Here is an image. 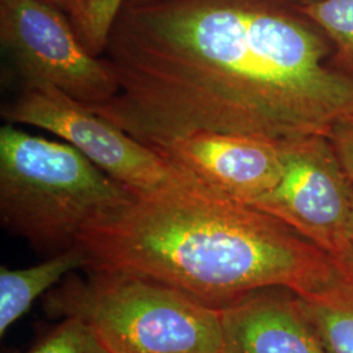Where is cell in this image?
Listing matches in <instances>:
<instances>
[{"label": "cell", "mask_w": 353, "mask_h": 353, "mask_svg": "<svg viewBox=\"0 0 353 353\" xmlns=\"http://www.w3.org/2000/svg\"><path fill=\"white\" fill-rule=\"evenodd\" d=\"M48 3H50L52 6H55L57 8H59L61 11H63L71 20V23L75 21L76 16H77V0H45Z\"/></svg>", "instance_id": "16"}, {"label": "cell", "mask_w": 353, "mask_h": 353, "mask_svg": "<svg viewBox=\"0 0 353 353\" xmlns=\"http://www.w3.org/2000/svg\"><path fill=\"white\" fill-rule=\"evenodd\" d=\"M283 174L276 188L252 204L288 224L331 261L353 255L350 233L352 181L330 138L280 144Z\"/></svg>", "instance_id": "7"}, {"label": "cell", "mask_w": 353, "mask_h": 353, "mask_svg": "<svg viewBox=\"0 0 353 353\" xmlns=\"http://www.w3.org/2000/svg\"><path fill=\"white\" fill-rule=\"evenodd\" d=\"M76 245L85 271L154 279L219 310L256 290L303 294L334 274L327 254L288 224L186 172L160 189L131 191Z\"/></svg>", "instance_id": "2"}, {"label": "cell", "mask_w": 353, "mask_h": 353, "mask_svg": "<svg viewBox=\"0 0 353 353\" xmlns=\"http://www.w3.org/2000/svg\"><path fill=\"white\" fill-rule=\"evenodd\" d=\"M0 41L24 85L49 84L90 108L118 93L109 62L93 55L70 17L45 0H0Z\"/></svg>", "instance_id": "5"}, {"label": "cell", "mask_w": 353, "mask_h": 353, "mask_svg": "<svg viewBox=\"0 0 353 353\" xmlns=\"http://www.w3.org/2000/svg\"><path fill=\"white\" fill-rule=\"evenodd\" d=\"M204 185L252 205L283 174L280 144L241 134L201 131L151 147Z\"/></svg>", "instance_id": "8"}, {"label": "cell", "mask_w": 353, "mask_h": 353, "mask_svg": "<svg viewBox=\"0 0 353 353\" xmlns=\"http://www.w3.org/2000/svg\"><path fill=\"white\" fill-rule=\"evenodd\" d=\"M131 191L65 141L0 128V219L37 252L76 246L90 223L128 201Z\"/></svg>", "instance_id": "3"}, {"label": "cell", "mask_w": 353, "mask_h": 353, "mask_svg": "<svg viewBox=\"0 0 353 353\" xmlns=\"http://www.w3.org/2000/svg\"><path fill=\"white\" fill-rule=\"evenodd\" d=\"M292 0H126L103 58L118 80L89 106L156 147L194 132L276 144L353 119V79Z\"/></svg>", "instance_id": "1"}, {"label": "cell", "mask_w": 353, "mask_h": 353, "mask_svg": "<svg viewBox=\"0 0 353 353\" xmlns=\"http://www.w3.org/2000/svg\"><path fill=\"white\" fill-rule=\"evenodd\" d=\"M126 0H77V16L72 26L84 46L102 57L114 23Z\"/></svg>", "instance_id": "13"}, {"label": "cell", "mask_w": 353, "mask_h": 353, "mask_svg": "<svg viewBox=\"0 0 353 353\" xmlns=\"http://www.w3.org/2000/svg\"><path fill=\"white\" fill-rule=\"evenodd\" d=\"M350 233L353 242V182L352 189H351V214H350Z\"/></svg>", "instance_id": "17"}, {"label": "cell", "mask_w": 353, "mask_h": 353, "mask_svg": "<svg viewBox=\"0 0 353 353\" xmlns=\"http://www.w3.org/2000/svg\"><path fill=\"white\" fill-rule=\"evenodd\" d=\"M46 294L45 310L75 316L110 353H223L221 310L154 279L89 270Z\"/></svg>", "instance_id": "4"}, {"label": "cell", "mask_w": 353, "mask_h": 353, "mask_svg": "<svg viewBox=\"0 0 353 353\" xmlns=\"http://www.w3.org/2000/svg\"><path fill=\"white\" fill-rule=\"evenodd\" d=\"M87 268V258L76 245L32 267L0 271V335L29 312L39 296L48 294L70 272Z\"/></svg>", "instance_id": "11"}, {"label": "cell", "mask_w": 353, "mask_h": 353, "mask_svg": "<svg viewBox=\"0 0 353 353\" xmlns=\"http://www.w3.org/2000/svg\"><path fill=\"white\" fill-rule=\"evenodd\" d=\"M221 316L223 353H328L292 290H256Z\"/></svg>", "instance_id": "9"}, {"label": "cell", "mask_w": 353, "mask_h": 353, "mask_svg": "<svg viewBox=\"0 0 353 353\" xmlns=\"http://www.w3.org/2000/svg\"><path fill=\"white\" fill-rule=\"evenodd\" d=\"M26 353H110L84 321L65 316Z\"/></svg>", "instance_id": "14"}, {"label": "cell", "mask_w": 353, "mask_h": 353, "mask_svg": "<svg viewBox=\"0 0 353 353\" xmlns=\"http://www.w3.org/2000/svg\"><path fill=\"white\" fill-rule=\"evenodd\" d=\"M296 7L334 42L338 70L353 74V0H309Z\"/></svg>", "instance_id": "12"}, {"label": "cell", "mask_w": 353, "mask_h": 353, "mask_svg": "<svg viewBox=\"0 0 353 353\" xmlns=\"http://www.w3.org/2000/svg\"><path fill=\"white\" fill-rule=\"evenodd\" d=\"M7 123L49 131L131 191L160 189L185 174L150 145L49 84L23 85L1 109Z\"/></svg>", "instance_id": "6"}, {"label": "cell", "mask_w": 353, "mask_h": 353, "mask_svg": "<svg viewBox=\"0 0 353 353\" xmlns=\"http://www.w3.org/2000/svg\"><path fill=\"white\" fill-rule=\"evenodd\" d=\"M292 1H294V3H303V1H309V0H292Z\"/></svg>", "instance_id": "18"}, {"label": "cell", "mask_w": 353, "mask_h": 353, "mask_svg": "<svg viewBox=\"0 0 353 353\" xmlns=\"http://www.w3.org/2000/svg\"><path fill=\"white\" fill-rule=\"evenodd\" d=\"M330 140L344 172L353 182V119L338 127Z\"/></svg>", "instance_id": "15"}, {"label": "cell", "mask_w": 353, "mask_h": 353, "mask_svg": "<svg viewBox=\"0 0 353 353\" xmlns=\"http://www.w3.org/2000/svg\"><path fill=\"white\" fill-rule=\"evenodd\" d=\"M316 290L297 294L328 353H353V255Z\"/></svg>", "instance_id": "10"}]
</instances>
